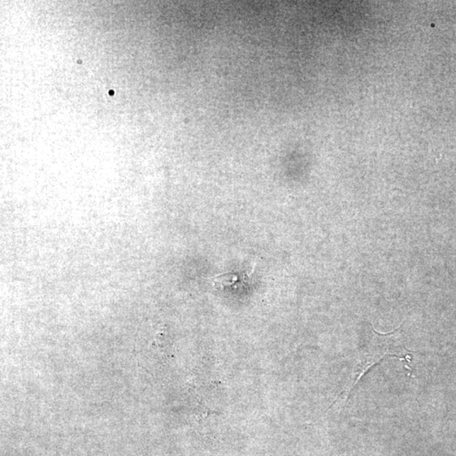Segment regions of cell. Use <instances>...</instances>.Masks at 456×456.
<instances>
[{
	"label": "cell",
	"instance_id": "cell-1",
	"mask_svg": "<svg viewBox=\"0 0 456 456\" xmlns=\"http://www.w3.org/2000/svg\"><path fill=\"white\" fill-rule=\"evenodd\" d=\"M238 279L236 275H231V274H224V275L216 276L213 277V282L215 284H225L230 285V283H233Z\"/></svg>",
	"mask_w": 456,
	"mask_h": 456
}]
</instances>
